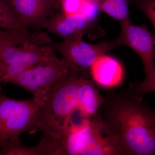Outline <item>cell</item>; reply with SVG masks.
<instances>
[{
	"mask_svg": "<svg viewBox=\"0 0 155 155\" xmlns=\"http://www.w3.org/2000/svg\"><path fill=\"white\" fill-rule=\"evenodd\" d=\"M55 1L59 4V5H60V1L61 0H55Z\"/></svg>",
	"mask_w": 155,
	"mask_h": 155,
	"instance_id": "d6986e66",
	"label": "cell"
},
{
	"mask_svg": "<svg viewBox=\"0 0 155 155\" xmlns=\"http://www.w3.org/2000/svg\"><path fill=\"white\" fill-rule=\"evenodd\" d=\"M119 36L114 40L117 47L125 45L134 51L143 65L145 78L136 84L133 94L139 96L155 90V36L145 24L135 25L130 19L120 23Z\"/></svg>",
	"mask_w": 155,
	"mask_h": 155,
	"instance_id": "3957f363",
	"label": "cell"
},
{
	"mask_svg": "<svg viewBox=\"0 0 155 155\" xmlns=\"http://www.w3.org/2000/svg\"><path fill=\"white\" fill-rule=\"evenodd\" d=\"M128 2L140 9L155 28V0H128Z\"/></svg>",
	"mask_w": 155,
	"mask_h": 155,
	"instance_id": "2e32d148",
	"label": "cell"
},
{
	"mask_svg": "<svg viewBox=\"0 0 155 155\" xmlns=\"http://www.w3.org/2000/svg\"><path fill=\"white\" fill-rule=\"evenodd\" d=\"M89 69L94 82L103 88L117 87L123 81L124 69L122 64L106 54L97 58Z\"/></svg>",
	"mask_w": 155,
	"mask_h": 155,
	"instance_id": "8fae6325",
	"label": "cell"
},
{
	"mask_svg": "<svg viewBox=\"0 0 155 155\" xmlns=\"http://www.w3.org/2000/svg\"><path fill=\"white\" fill-rule=\"evenodd\" d=\"M100 11L120 23L130 19L128 0H94Z\"/></svg>",
	"mask_w": 155,
	"mask_h": 155,
	"instance_id": "5bb4252c",
	"label": "cell"
},
{
	"mask_svg": "<svg viewBox=\"0 0 155 155\" xmlns=\"http://www.w3.org/2000/svg\"><path fill=\"white\" fill-rule=\"evenodd\" d=\"M43 28L63 38L81 34L87 35L92 39L104 35L97 19L81 14L66 15L61 12L53 13L45 22Z\"/></svg>",
	"mask_w": 155,
	"mask_h": 155,
	"instance_id": "ba28073f",
	"label": "cell"
},
{
	"mask_svg": "<svg viewBox=\"0 0 155 155\" xmlns=\"http://www.w3.org/2000/svg\"><path fill=\"white\" fill-rule=\"evenodd\" d=\"M55 0H12L11 8L22 24L28 27L43 28L56 8Z\"/></svg>",
	"mask_w": 155,
	"mask_h": 155,
	"instance_id": "30bf717a",
	"label": "cell"
},
{
	"mask_svg": "<svg viewBox=\"0 0 155 155\" xmlns=\"http://www.w3.org/2000/svg\"><path fill=\"white\" fill-rule=\"evenodd\" d=\"M104 97L100 94L92 80L84 77L81 81L77 112L81 119L91 118L102 104Z\"/></svg>",
	"mask_w": 155,
	"mask_h": 155,
	"instance_id": "7c38bea8",
	"label": "cell"
},
{
	"mask_svg": "<svg viewBox=\"0 0 155 155\" xmlns=\"http://www.w3.org/2000/svg\"><path fill=\"white\" fill-rule=\"evenodd\" d=\"M12 0H0V3L8 6L11 8V2Z\"/></svg>",
	"mask_w": 155,
	"mask_h": 155,
	"instance_id": "ac0fdd59",
	"label": "cell"
},
{
	"mask_svg": "<svg viewBox=\"0 0 155 155\" xmlns=\"http://www.w3.org/2000/svg\"><path fill=\"white\" fill-rule=\"evenodd\" d=\"M17 34L14 30L0 29V52L4 48L16 44Z\"/></svg>",
	"mask_w": 155,
	"mask_h": 155,
	"instance_id": "e0dca14e",
	"label": "cell"
},
{
	"mask_svg": "<svg viewBox=\"0 0 155 155\" xmlns=\"http://www.w3.org/2000/svg\"><path fill=\"white\" fill-rule=\"evenodd\" d=\"M61 12L67 15L81 14L97 19L100 10L94 0H61Z\"/></svg>",
	"mask_w": 155,
	"mask_h": 155,
	"instance_id": "4fadbf2b",
	"label": "cell"
},
{
	"mask_svg": "<svg viewBox=\"0 0 155 155\" xmlns=\"http://www.w3.org/2000/svg\"><path fill=\"white\" fill-rule=\"evenodd\" d=\"M81 34L64 38L61 42L49 45L63 57L70 69L85 75L94 61L117 47L114 40L89 44L84 41Z\"/></svg>",
	"mask_w": 155,
	"mask_h": 155,
	"instance_id": "52a82bcc",
	"label": "cell"
},
{
	"mask_svg": "<svg viewBox=\"0 0 155 155\" xmlns=\"http://www.w3.org/2000/svg\"><path fill=\"white\" fill-rule=\"evenodd\" d=\"M64 148L65 155H119L94 116L72 123Z\"/></svg>",
	"mask_w": 155,
	"mask_h": 155,
	"instance_id": "5b68a950",
	"label": "cell"
},
{
	"mask_svg": "<svg viewBox=\"0 0 155 155\" xmlns=\"http://www.w3.org/2000/svg\"><path fill=\"white\" fill-rule=\"evenodd\" d=\"M94 116L119 155H155V111L139 96L110 92Z\"/></svg>",
	"mask_w": 155,
	"mask_h": 155,
	"instance_id": "6da1fadb",
	"label": "cell"
},
{
	"mask_svg": "<svg viewBox=\"0 0 155 155\" xmlns=\"http://www.w3.org/2000/svg\"><path fill=\"white\" fill-rule=\"evenodd\" d=\"M84 75L72 69L53 87L46 101L39 107L38 129L62 143L77 111Z\"/></svg>",
	"mask_w": 155,
	"mask_h": 155,
	"instance_id": "7a4b0ae2",
	"label": "cell"
},
{
	"mask_svg": "<svg viewBox=\"0 0 155 155\" xmlns=\"http://www.w3.org/2000/svg\"><path fill=\"white\" fill-rule=\"evenodd\" d=\"M39 106L32 98L17 100L4 94L0 86V144L21 143L20 135L38 129Z\"/></svg>",
	"mask_w": 155,
	"mask_h": 155,
	"instance_id": "277c9868",
	"label": "cell"
},
{
	"mask_svg": "<svg viewBox=\"0 0 155 155\" xmlns=\"http://www.w3.org/2000/svg\"><path fill=\"white\" fill-rule=\"evenodd\" d=\"M69 69L64 58L59 59L56 56L47 62L10 78L6 83L14 84L30 92L41 107L46 101L54 85Z\"/></svg>",
	"mask_w": 155,
	"mask_h": 155,
	"instance_id": "8992f818",
	"label": "cell"
},
{
	"mask_svg": "<svg viewBox=\"0 0 155 155\" xmlns=\"http://www.w3.org/2000/svg\"><path fill=\"white\" fill-rule=\"evenodd\" d=\"M50 45L25 44L9 46L0 52V63L33 67L50 61L56 56Z\"/></svg>",
	"mask_w": 155,
	"mask_h": 155,
	"instance_id": "9c48e42d",
	"label": "cell"
},
{
	"mask_svg": "<svg viewBox=\"0 0 155 155\" xmlns=\"http://www.w3.org/2000/svg\"><path fill=\"white\" fill-rule=\"evenodd\" d=\"M0 29L29 33V29L20 22L11 8L0 3Z\"/></svg>",
	"mask_w": 155,
	"mask_h": 155,
	"instance_id": "9a60e30c",
	"label": "cell"
}]
</instances>
